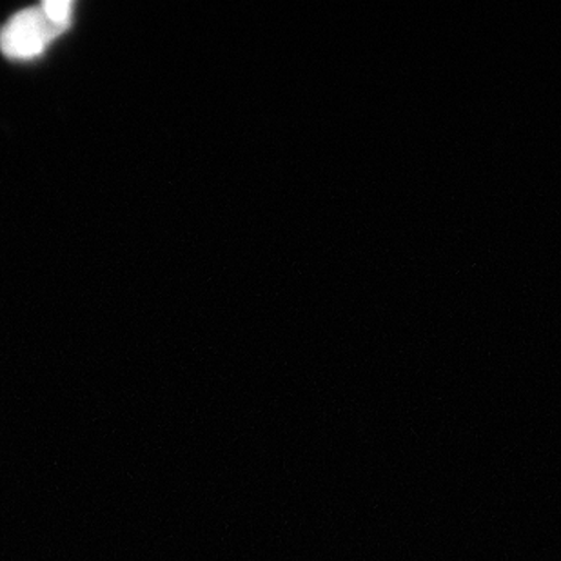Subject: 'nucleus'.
Instances as JSON below:
<instances>
[{
  "label": "nucleus",
  "mask_w": 561,
  "mask_h": 561,
  "mask_svg": "<svg viewBox=\"0 0 561 561\" xmlns=\"http://www.w3.org/2000/svg\"><path fill=\"white\" fill-rule=\"evenodd\" d=\"M64 27L57 26L43 5L30 8L11 16L0 32V49L11 59H33L59 37Z\"/></svg>",
  "instance_id": "1"
}]
</instances>
